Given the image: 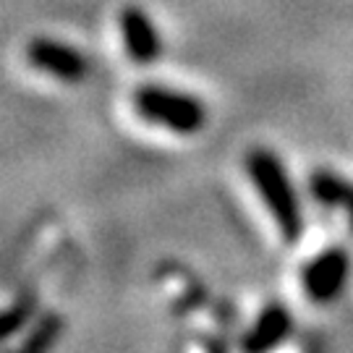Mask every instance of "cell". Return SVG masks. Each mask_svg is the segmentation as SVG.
Here are the masks:
<instances>
[{
  "instance_id": "cell-9",
  "label": "cell",
  "mask_w": 353,
  "mask_h": 353,
  "mask_svg": "<svg viewBox=\"0 0 353 353\" xmlns=\"http://www.w3.org/2000/svg\"><path fill=\"white\" fill-rule=\"evenodd\" d=\"M34 309H37V299L32 293L13 299L6 309H3V338L11 341L13 335H19L21 330H26L34 319Z\"/></svg>"
},
{
  "instance_id": "cell-2",
  "label": "cell",
  "mask_w": 353,
  "mask_h": 353,
  "mask_svg": "<svg viewBox=\"0 0 353 353\" xmlns=\"http://www.w3.org/2000/svg\"><path fill=\"white\" fill-rule=\"evenodd\" d=\"M134 110L144 123L168 128L181 137L199 134L207 123V108L199 97L157 84H141L134 92Z\"/></svg>"
},
{
  "instance_id": "cell-5",
  "label": "cell",
  "mask_w": 353,
  "mask_h": 353,
  "mask_svg": "<svg viewBox=\"0 0 353 353\" xmlns=\"http://www.w3.org/2000/svg\"><path fill=\"white\" fill-rule=\"evenodd\" d=\"M118 29H121V39L126 48L128 58L137 65H152L160 52V34L152 24V19L147 16V11H141L139 6H126L118 13Z\"/></svg>"
},
{
  "instance_id": "cell-6",
  "label": "cell",
  "mask_w": 353,
  "mask_h": 353,
  "mask_svg": "<svg viewBox=\"0 0 353 353\" xmlns=\"http://www.w3.org/2000/svg\"><path fill=\"white\" fill-rule=\"evenodd\" d=\"M293 316L283 303H267L241 341L243 353H275L293 332Z\"/></svg>"
},
{
  "instance_id": "cell-3",
  "label": "cell",
  "mask_w": 353,
  "mask_h": 353,
  "mask_svg": "<svg viewBox=\"0 0 353 353\" xmlns=\"http://www.w3.org/2000/svg\"><path fill=\"white\" fill-rule=\"evenodd\" d=\"M351 275V256L341 246L325 249L312 256L301 270V285L306 299L314 303H330L343 293Z\"/></svg>"
},
{
  "instance_id": "cell-7",
  "label": "cell",
  "mask_w": 353,
  "mask_h": 353,
  "mask_svg": "<svg viewBox=\"0 0 353 353\" xmlns=\"http://www.w3.org/2000/svg\"><path fill=\"white\" fill-rule=\"evenodd\" d=\"M309 191L319 204L325 207H338L343 212L348 214L353 225V183L348 178L338 176L332 170H314L309 176Z\"/></svg>"
},
{
  "instance_id": "cell-1",
  "label": "cell",
  "mask_w": 353,
  "mask_h": 353,
  "mask_svg": "<svg viewBox=\"0 0 353 353\" xmlns=\"http://www.w3.org/2000/svg\"><path fill=\"white\" fill-rule=\"evenodd\" d=\"M243 168L246 176L252 181V186L256 189L262 204L267 207V212L272 214L275 225H278L283 241L296 243L303 236V210L301 199L293 189L288 178V170L272 150L256 147L249 150L243 157Z\"/></svg>"
},
{
  "instance_id": "cell-4",
  "label": "cell",
  "mask_w": 353,
  "mask_h": 353,
  "mask_svg": "<svg viewBox=\"0 0 353 353\" xmlns=\"http://www.w3.org/2000/svg\"><path fill=\"white\" fill-rule=\"evenodd\" d=\"M24 55H26V63L32 65V68L55 76L58 81H65V84H79L89 71L87 58L76 50V48L48 37L32 39L26 45Z\"/></svg>"
},
{
  "instance_id": "cell-8",
  "label": "cell",
  "mask_w": 353,
  "mask_h": 353,
  "mask_svg": "<svg viewBox=\"0 0 353 353\" xmlns=\"http://www.w3.org/2000/svg\"><path fill=\"white\" fill-rule=\"evenodd\" d=\"M63 316L55 312H45V314L32 322V327L21 335V341L6 353H50L52 345L61 341L63 335Z\"/></svg>"
}]
</instances>
